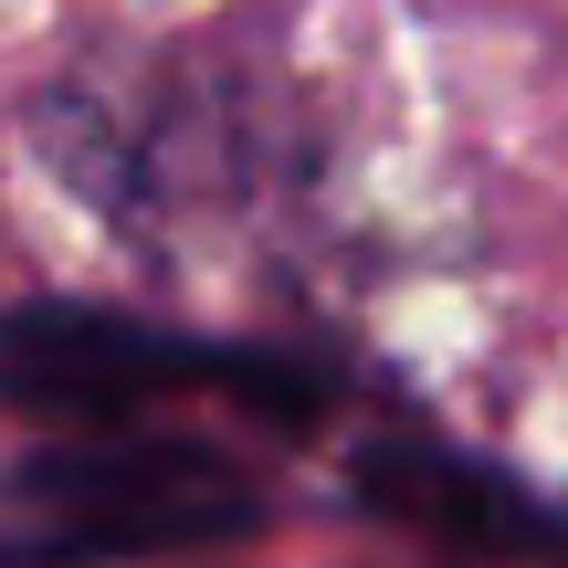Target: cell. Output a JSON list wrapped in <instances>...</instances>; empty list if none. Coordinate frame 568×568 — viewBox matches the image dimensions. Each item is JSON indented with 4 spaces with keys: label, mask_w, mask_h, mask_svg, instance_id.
I'll use <instances>...</instances> for the list:
<instances>
[{
    "label": "cell",
    "mask_w": 568,
    "mask_h": 568,
    "mask_svg": "<svg viewBox=\"0 0 568 568\" xmlns=\"http://www.w3.org/2000/svg\"><path fill=\"white\" fill-rule=\"evenodd\" d=\"M264 516L253 474L180 432H63L0 464V568H138Z\"/></svg>",
    "instance_id": "cell-1"
},
{
    "label": "cell",
    "mask_w": 568,
    "mask_h": 568,
    "mask_svg": "<svg viewBox=\"0 0 568 568\" xmlns=\"http://www.w3.org/2000/svg\"><path fill=\"white\" fill-rule=\"evenodd\" d=\"M0 389L42 410L53 432H138V410L190 400V389H232L264 410H305V379L274 358H232V347L169 337L138 316H95V305H32L0 337Z\"/></svg>",
    "instance_id": "cell-2"
}]
</instances>
